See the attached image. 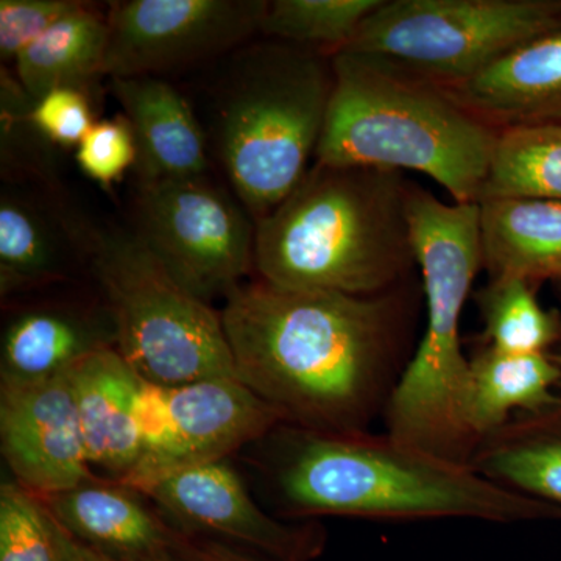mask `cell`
I'll list each match as a JSON object with an SVG mask.
<instances>
[{
    "instance_id": "cell-17",
    "label": "cell",
    "mask_w": 561,
    "mask_h": 561,
    "mask_svg": "<svg viewBox=\"0 0 561 561\" xmlns=\"http://www.w3.org/2000/svg\"><path fill=\"white\" fill-rule=\"evenodd\" d=\"M440 90L496 131L561 124V25Z\"/></svg>"
},
{
    "instance_id": "cell-21",
    "label": "cell",
    "mask_w": 561,
    "mask_h": 561,
    "mask_svg": "<svg viewBox=\"0 0 561 561\" xmlns=\"http://www.w3.org/2000/svg\"><path fill=\"white\" fill-rule=\"evenodd\" d=\"M561 371L552 353L513 354L479 345L470 357L465 421L479 442L515 415L542 411L560 400Z\"/></svg>"
},
{
    "instance_id": "cell-14",
    "label": "cell",
    "mask_w": 561,
    "mask_h": 561,
    "mask_svg": "<svg viewBox=\"0 0 561 561\" xmlns=\"http://www.w3.org/2000/svg\"><path fill=\"white\" fill-rule=\"evenodd\" d=\"M92 225L72 216L58 198L16 190L0 194V297L90 280Z\"/></svg>"
},
{
    "instance_id": "cell-4",
    "label": "cell",
    "mask_w": 561,
    "mask_h": 561,
    "mask_svg": "<svg viewBox=\"0 0 561 561\" xmlns=\"http://www.w3.org/2000/svg\"><path fill=\"white\" fill-rule=\"evenodd\" d=\"M316 160L337 168L413 171L456 203H478L497 133L440 88L341 51Z\"/></svg>"
},
{
    "instance_id": "cell-3",
    "label": "cell",
    "mask_w": 561,
    "mask_h": 561,
    "mask_svg": "<svg viewBox=\"0 0 561 561\" xmlns=\"http://www.w3.org/2000/svg\"><path fill=\"white\" fill-rule=\"evenodd\" d=\"M402 172L313 162L257 221L254 272L287 289L373 297L416 278Z\"/></svg>"
},
{
    "instance_id": "cell-30",
    "label": "cell",
    "mask_w": 561,
    "mask_h": 561,
    "mask_svg": "<svg viewBox=\"0 0 561 561\" xmlns=\"http://www.w3.org/2000/svg\"><path fill=\"white\" fill-rule=\"evenodd\" d=\"M77 0H2L0 2V60L14 62L55 22L77 9Z\"/></svg>"
},
{
    "instance_id": "cell-18",
    "label": "cell",
    "mask_w": 561,
    "mask_h": 561,
    "mask_svg": "<svg viewBox=\"0 0 561 561\" xmlns=\"http://www.w3.org/2000/svg\"><path fill=\"white\" fill-rule=\"evenodd\" d=\"M110 81L135 135V169L140 183L208 175V136L176 88L153 76L114 77Z\"/></svg>"
},
{
    "instance_id": "cell-10",
    "label": "cell",
    "mask_w": 561,
    "mask_h": 561,
    "mask_svg": "<svg viewBox=\"0 0 561 561\" xmlns=\"http://www.w3.org/2000/svg\"><path fill=\"white\" fill-rule=\"evenodd\" d=\"M267 0L111 3L103 77H160L224 57L261 35Z\"/></svg>"
},
{
    "instance_id": "cell-16",
    "label": "cell",
    "mask_w": 561,
    "mask_h": 561,
    "mask_svg": "<svg viewBox=\"0 0 561 561\" xmlns=\"http://www.w3.org/2000/svg\"><path fill=\"white\" fill-rule=\"evenodd\" d=\"M173 443L144 491L173 472L230 460L275 430L279 416L239 379L169 387Z\"/></svg>"
},
{
    "instance_id": "cell-31",
    "label": "cell",
    "mask_w": 561,
    "mask_h": 561,
    "mask_svg": "<svg viewBox=\"0 0 561 561\" xmlns=\"http://www.w3.org/2000/svg\"><path fill=\"white\" fill-rule=\"evenodd\" d=\"M190 537V535H187ZM176 561H265L256 559V557L232 551V549L224 548L216 542L198 540V538H187L183 551L180 552Z\"/></svg>"
},
{
    "instance_id": "cell-29",
    "label": "cell",
    "mask_w": 561,
    "mask_h": 561,
    "mask_svg": "<svg viewBox=\"0 0 561 561\" xmlns=\"http://www.w3.org/2000/svg\"><path fill=\"white\" fill-rule=\"evenodd\" d=\"M33 128L54 146L79 147L95 124L94 111L87 87H60L33 102Z\"/></svg>"
},
{
    "instance_id": "cell-1",
    "label": "cell",
    "mask_w": 561,
    "mask_h": 561,
    "mask_svg": "<svg viewBox=\"0 0 561 561\" xmlns=\"http://www.w3.org/2000/svg\"><path fill=\"white\" fill-rule=\"evenodd\" d=\"M421 279L373 297L245 280L221 305L236 375L280 424L370 431L416 348Z\"/></svg>"
},
{
    "instance_id": "cell-27",
    "label": "cell",
    "mask_w": 561,
    "mask_h": 561,
    "mask_svg": "<svg viewBox=\"0 0 561 561\" xmlns=\"http://www.w3.org/2000/svg\"><path fill=\"white\" fill-rule=\"evenodd\" d=\"M0 561H57L43 505L11 479L0 485Z\"/></svg>"
},
{
    "instance_id": "cell-33",
    "label": "cell",
    "mask_w": 561,
    "mask_h": 561,
    "mask_svg": "<svg viewBox=\"0 0 561 561\" xmlns=\"http://www.w3.org/2000/svg\"><path fill=\"white\" fill-rule=\"evenodd\" d=\"M552 356H553V359H556L557 365H559V368L561 371V341H560L559 345H557V348L552 351ZM559 391L561 394V381H560Z\"/></svg>"
},
{
    "instance_id": "cell-6",
    "label": "cell",
    "mask_w": 561,
    "mask_h": 561,
    "mask_svg": "<svg viewBox=\"0 0 561 561\" xmlns=\"http://www.w3.org/2000/svg\"><path fill=\"white\" fill-rule=\"evenodd\" d=\"M231 62L210 110L209 149L254 224L297 187L327 121L332 58L283 41H251Z\"/></svg>"
},
{
    "instance_id": "cell-5",
    "label": "cell",
    "mask_w": 561,
    "mask_h": 561,
    "mask_svg": "<svg viewBox=\"0 0 561 561\" xmlns=\"http://www.w3.org/2000/svg\"><path fill=\"white\" fill-rule=\"evenodd\" d=\"M408 214L424 295V327L382 420L387 434L470 465L478 442L465 421L470 356L461 313L483 271L478 203H445L409 183Z\"/></svg>"
},
{
    "instance_id": "cell-19",
    "label": "cell",
    "mask_w": 561,
    "mask_h": 561,
    "mask_svg": "<svg viewBox=\"0 0 561 561\" xmlns=\"http://www.w3.org/2000/svg\"><path fill=\"white\" fill-rule=\"evenodd\" d=\"M138 373L117 350L92 354L70 371L81 438L99 478L124 483L138 467Z\"/></svg>"
},
{
    "instance_id": "cell-25",
    "label": "cell",
    "mask_w": 561,
    "mask_h": 561,
    "mask_svg": "<svg viewBox=\"0 0 561 561\" xmlns=\"http://www.w3.org/2000/svg\"><path fill=\"white\" fill-rule=\"evenodd\" d=\"M489 197L561 201V124L497 133L481 201Z\"/></svg>"
},
{
    "instance_id": "cell-24",
    "label": "cell",
    "mask_w": 561,
    "mask_h": 561,
    "mask_svg": "<svg viewBox=\"0 0 561 561\" xmlns=\"http://www.w3.org/2000/svg\"><path fill=\"white\" fill-rule=\"evenodd\" d=\"M530 280L497 276L474 294L482 345L513 354L552 353L561 341V311L542 308Z\"/></svg>"
},
{
    "instance_id": "cell-11",
    "label": "cell",
    "mask_w": 561,
    "mask_h": 561,
    "mask_svg": "<svg viewBox=\"0 0 561 561\" xmlns=\"http://www.w3.org/2000/svg\"><path fill=\"white\" fill-rule=\"evenodd\" d=\"M140 493L183 534L256 559L316 561L327 546L320 522L268 515L231 460L173 472Z\"/></svg>"
},
{
    "instance_id": "cell-12",
    "label": "cell",
    "mask_w": 561,
    "mask_h": 561,
    "mask_svg": "<svg viewBox=\"0 0 561 561\" xmlns=\"http://www.w3.org/2000/svg\"><path fill=\"white\" fill-rule=\"evenodd\" d=\"M70 371L38 381H0V453L36 497L94 481L81 438Z\"/></svg>"
},
{
    "instance_id": "cell-23",
    "label": "cell",
    "mask_w": 561,
    "mask_h": 561,
    "mask_svg": "<svg viewBox=\"0 0 561 561\" xmlns=\"http://www.w3.org/2000/svg\"><path fill=\"white\" fill-rule=\"evenodd\" d=\"M108 33L106 16L81 2L22 51L14 76L33 101L55 88H88L103 77Z\"/></svg>"
},
{
    "instance_id": "cell-13",
    "label": "cell",
    "mask_w": 561,
    "mask_h": 561,
    "mask_svg": "<svg viewBox=\"0 0 561 561\" xmlns=\"http://www.w3.org/2000/svg\"><path fill=\"white\" fill-rule=\"evenodd\" d=\"M72 286L2 302L0 381L54 378L92 354L117 348L116 321L102 295L94 286Z\"/></svg>"
},
{
    "instance_id": "cell-34",
    "label": "cell",
    "mask_w": 561,
    "mask_h": 561,
    "mask_svg": "<svg viewBox=\"0 0 561 561\" xmlns=\"http://www.w3.org/2000/svg\"><path fill=\"white\" fill-rule=\"evenodd\" d=\"M557 290H559V295H560V298H561V287H557Z\"/></svg>"
},
{
    "instance_id": "cell-7",
    "label": "cell",
    "mask_w": 561,
    "mask_h": 561,
    "mask_svg": "<svg viewBox=\"0 0 561 561\" xmlns=\"http://www.w3.org/2000/svg\"><path fill=\"white\" fill-rule=\"evenodd\" d=\"M90 280L116 321L117 353L140 378L238 379L220 309L181 286L130 228H92Z\"/></svg>"
},
{
    "instance_id": "cell-8",
    "label": "cell",
    "mask_w": 561,
    "mask_h": 561,
    "mask_svg": "<svg viewBox=\"0 0 561 561\" xmlns=\"http://www.w3.org/2000/svg\"><path fill=\"white\" fill-rule=\"evenodd\" d=\"M560 25L561 0H382L342 51L446 88Z\"/></svg>"
},
{
    "instance_id": "cell-32",
    "label": "cell",
    "mask_w": 561,
    "mask_h": 561,
    "mask_svg": "<svg viewBox=\"0 0 561 561\" xmlns=\"http://www.w3.org/2000/svg\"><path fill=\"white\" fill-rule=\"evenodd\" d=\"M44 512H46V508H44ZM46 518L47 526H49L51 545H54L55 559H57V561H110L106 560L105 557L99 556V553L84 548L79 541L73 540L68 531L62 529L60 524L55 522L47 512Z\"/></svg>"
},
{
    "instance_id": "cell-15",
    "label": "cell",
    "mask_w": 561,
    "mask_h": 561,
    "mask_svg": "<svg viewBox=\"0 0 561 561\" xmlns=\"http://www.w3.org/2000/svg\"><path fill=\"white\" fill-rule=\"evenodd\" d=\"M38 501L73 540L110 561H176L190 538L146 494L108 479Z\"/></svg>"
},
{
    "instance_id": "cell-9",
    "label": "cell",
    "mask_w": 561,
    "mask_h": 561,
    "mask_svg": "<svg viewBox=\"0 0 561 561\" xmlns=\"http://www.w3.org/2000/svg\"><path fill=\"white\" fill-rule=\"evenodd\" d=\"M130 230L181 286L213 305L254 272L256 224L208 175L138 181Z\"/></svg>"
},
{
    "instance_id": "cell-22",
    "label": "cell",
    "mask_w": 561,
    "mask_h": 561,
    "mask_svg": "<svg viewBox=\"0 0 561 561\" xmlns=\"http://www.w3.org/2000/svg\"><path fill=\"white\" fill-rule=\"evenodd\" d=\"M470 467L502 489L561 511V398L482 438Z\"/></svg>"
},
{
    "instance_id": "cell-20",
    "label": "cell",
    "mask_w": 561,
    "mask_h": 561,
    "mask_svg": "<svg viewBox=\"0 0 561 561\" xmlns=\"http://www.w3.org/2000/svg\"><path fill=\"white\" fill-rule=\"evenodd\" d=\"M483 272L561 287V201L489 197L479 201Z\"/></svg>"
},
{
    "instance_id": "cell-2",
    "label": "cell",
    "mask_w": 561,
    "mask_h": 561,
    "mask_svg": "<svg viewBox=\"0 0 561 561\" xmlns=\"http://www.w3.org/2000/svg\"><path fill=\"white\" fill-rule=\"evenodd\" d=\"M239 457L275 516L286 522H561L560 508L387 432L334 434L278 424Z\"/></svg>"
},
{
    "instance_id": "cell-26",
    "label": "cell",
    "mask_w": 561,
    "mask_h": 561,
    "mask_svg": "<svg viewBox=\"0 0 561 561\" xmlns=\"http://www.w3.org/2000/svg\"><path fill=\"white\" fill-rule=\"evenodd\" d=\"M382 0H273L261 35L334 57L345 50Z\"/></svg>"
},
{
    "instance_id": "cell-28",
    "label": "cell",
    "mask_w": 561,
    "mask_h": 561,
    "mask_svg": "<svg viewBox=\"0 0 561 561\" xmlns=\"http://www.w3.org/2000/svg\"><path fill=\"white\" fill-rule=\"evenodd\" d=\"M80 171L108 187L138 162V146L130 124L124 116L102 119L92 125L76 149Z\"/></svg>"
}]
</instances>
